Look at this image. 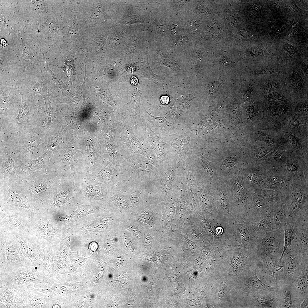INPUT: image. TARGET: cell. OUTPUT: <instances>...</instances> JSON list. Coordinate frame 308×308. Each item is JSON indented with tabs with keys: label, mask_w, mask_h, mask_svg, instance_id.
<instances>
[{
	"label": "cell",
	"mask_w": 308,
	"mask_h": 308,
	"mask_svg": "<svg viewBox=\"0 0 308 308\" xmlns=\"http://www.w3.org/2000/svg\"><path fill=\"white\" fill-rule=\"evenodd\" d=\"M259 137L261 139L266 142L269 143H272L273 141L272 139L263 132H260L259 133Z\"/></svg>",
	"instance_id": "obj_18"
},
{
	"label": "cell",
	"mask_w": 308,
	"mask_h": 308,
	"mask_svg": "<svg viewBox=\"0 0 308 308\" xmlns=\"http://www.w3.org/2000/svg\"><path fill=\"white\" fill-rule=\"evenodd\" d=\"M283 301V308H299L298 295L292 283H285L280 287Z\"/></svg>",
	"instance_id": "obj_8"
},
{
	"label": "cell",
	"mask_w": 308,
	"mask_h": 308,
	"mask_svg": "<svg viewBox=\"0 0 308 308\" xmlns=\"http://www.w3.org/2000/svg\"><path fill=\"white\" fill-rule=\"evenodd\" d=\"M286 110V108L285 106H279L276 109V112L278 115H281L283 114Z\"/></svg>",
	"instance_id": "obj_24"
},
{
	"label": "cell",
	"mask_w": 308,
	"mask_h": 308,
	"mask_svg": "<svg viewBox=\"0 0 308 308\" xmlns=\"http://www.w3.org/2000/svg\"><path fill=\"white\" fill-rule=\"evenodd\" d=\"M276 72L275 70L271 67L265 68L257 71V73L261 75H269Z\"/></svg>",
	"instance_id": "obj_16"
},
{
	"label": "cell",
	"mask_w": 308,
	"mask_h": 308,
	"mask_svg": "<svg viewBox=\"0 0 308 308\" xmlns=\"http://www.w3.org/2000/svg\"><path fill=\"white\" fill-rule=\"evenodd\" d=\"M269 214L272 230L280 229L286 224L285 207L282 206L274 207L271 209Z\"/></svg>",
	"instance_id": "obj_10"
},
{
	"label": "cell",
	"mask_w": 308,
	"mask_h": 308,
	"mask_svg": "<svg viewBox=\"0 0 308 308\" xmlns=\"http://www.w3.org/2000/svg\"><path fill=\"white\" fill-rule=\"evenodd\" d=\"M291 79L294 87L296 89H299L302 86V79L301 77L298 74L294 73L292 75Z\"/></svg>",
	"instance_id": "obj_15"
},
{
	"label": "cell",
	"mask_w": 308,
	"mask_h": 308,
	"mask_svg": "<svg viewBox=\"0 0 308 308\" xmlns=\"http://www.w3.org/2000/svg\"><path fill=\"white\" fill-rule=\"evenodd\" d=\"M292 284L298 294L300 304L305 299L308 298V267L302 268L300 275Z\"/></svg>",
	"instance_id": "obj_9"
},
{
	"label": "cell",
	"mask_w": 308,
	"mask_h": 308,
	"mask_svg": "<svg viewBox=\"0 0 308 308\" xmlns=\"http://www.w3.org/2000/svg\"><path fill=\"white\" fill-rule=\"evenodd\" d=\"M308 221L294 228L299 259L302 268L308 267Z\"/></svg>",
	"instance_id": "obj_6"
},
{
	"label": "cell",
	"mask_w": 308,
	"mask_h": 308,
	"mask_svg": "<svg viewBox=\"0 0 308 308\" xmlns=\"http://www.w3.org/2000/svg\"><path fill=\"white\" fill-rule=\"evenodd\" d=\"M244 265L245 259L244 258H241L234 266V269L237 270H244Z\"/></svg>",
	"instance_id": "obj_20"
},
{
	"label": "cell",
	"mask_w": 308,
	"mask_h": 308,
	"mask_svg": "<svg viewBox=\"0 0 308 308\" xmlns=\"http://www.w3.org/2000/svg\"><path fill=\"white\" fill-rule=\"evenodd\" d=\"M31 92L33 96L39 94L43 97L45 103L46 113L49 115L52 114V109L48 94V90L45 82L40 80L37 82L32 87Z\"/></svg>",
	"instance_id": "obj_11"
},
{
	"label": "cell",
	"mask_w": 308,
	"mask_h": 308,
	"mask_svg": "<svg viewBox=\"0 0 308 308\" xmlns=\"http://www.w3.org/2000/svg\"><path fill=\"white\" fill-rule=\"evenodd\" d=\"M282 228L284 232L283 249L279 261L281 260L287 248L291 244L296 236V231L293 226L285 224Z\"/></svg>",
	"instance_id": "obj_14"
},
{
	"label": "cell",
	"mask_w": 308,
	"mask_h": 308,
	"mask_svg": "<svg viewBox=\"0 0 308 308\" xmlns=\"http://www.w3.org/2000/svg\"><path fill=\"white\" fill-rule=\"evenodd\" d=\"M121 222L125 228L137 238L140 243L142 242L145 233L137 224L129 218L123 219Z\"/></svg>",
	"instance_id": "obj_13"
},
{
	"label": "cell",
	"mask_w": 308,
	"mask_h": 308,
	"mask_svg": "<svg viewBox=\"0 0 308 308\" xmlns=\"http://www.w3.org/2000/svg\"><path fill=\"white\" fill-rule=\"evenodd\" d=\"M289 139L291 144L294 147L297 148L299 147V144L297 140L295 137L291 135L289 137Z\"/></svg>",
	"instance_id": "obj_23"
},
{
	"label": "cell",
	"mask_w": 308,
	"mask_h": 308,
	"mask_svg": "<svg viewBox=\"0 0 308 308\" xmlns=\"http://www.w3.org/2000/svg\"><path fill=\"white\" fill-rule=\"evenodd\" d=\"M253 217V226L256 232H268L272 230L269 213H262Z\"/></svg>",
	"instance_id": "obj_12"
},
{
	"label": "cell",
	"mask_w": 308,
	"mask_h": 308,
	"mask_svg": "<svg viewBox=\"0 0 308 308\" xmlns=\"http://www.w3.org/2000/svg\"><path fill=\"white\" fill-rule=\"evenodd\" d=\"M308 298L305 299L301 303L299 306V308H308Z\"/></svg>",
	"instance_id": "obj_27"
},
{
	"label": "cell",
	"mask_w": 308,
	"mask_h": 308,
	"mask_svg": "<svg viewBox=\"0 0 308 308\" xmlns=\"http://www.w3.org/2000/svg\"><path fill=\"white\" fill-rule=\"evenodd\" d=\"M129 168L128 165L124 162L115 165L107 161L97 173L91 176L105 184L111 189L121 191L129 180Z\"/></svg>",
	"instance_id": "obj_3"
},
{
	"label": "cell",
	"mask_w": 308,
	"mask_h": 308,
	"mask_svg": "<svg viewBox=\"0 0 308 308\" xmlns=\"http://www.w3.org/2000/svg\"><path fill=\"white\" fill-rule=\"evenodd\" d=\"M106 202L110 208L119 213L123 219L129 218L134 210L125 192L110 189L107 194Z\"/></svg>",
	"instance_id": "obj_5"
},
{
	"label": "cell",
	"mask_w": 308,
	"mask_h": 308,
	"mask_svg": "<svg viewBox=\"0 0 308 308\" xmlns=\"http://www.w3.org/2000/svg\"><path fill=\"white\" fill-rule=\"evenodd\" d=\"M268 88L271 89H277L278 85L277 84L274 82H270L267 85Z\"/></svg>",
	"instance_id": "obj_29"
},
{
	"label": "cell",
	"mask_w": 308,
	"mask_h": 308,
	"mask_svg": "<svg viewBox=\"0 0 308 308\" xmlns=\"http://www.w3.org/2000/svg\"><path fill=\"white\" fill-rule=\"evenodd\" d=\"M130 82L133 85H136L138 84V80L137 77L133 76L131 78Z\"/></svg>",
	"instance_id": "obj_30"
},
{
	"label": "cell",
	"mask_w": 308,
	"mask_h": 308,
	"mask_svg": "<svg viewBox=\"0 0 308 308\" xmlns=\"http://www.w3.org/2000/svg\"><path fill=\"white\" fill-rule=\"evenodd\" d=\"M98 248V245L95 242L91 243L89 245V249L91 251L94 252L96 251Z\"/></svg>",
	"instance_id": "obj_25"
},
{
	"label": "cell",
	"mask_w": 308,
	"mask_h": 308,
	"mask_svg": "<svg viewBox=\"0 0 308 308\" xmlns=\"http://www.w3.org/2000/svg\"><path fill=\"white\" fill-rule=\"evenodd\" d=\"M283 97L282 96L278 94L274 95L273 97V99L274 101H280L282 100Z\"/></svg>",
	"instance_id": "obj_31"
},
{
	"label": "cell",
	"mask_w": 308,
	"mask_h": 308,
	"mask_svg": "<svg viewBox=\"0 0 308 308\" xmlns=\"http://www.w3.org/2000/svg\"><path fill=\"white\" fill-rule=\"evenodd\" d=\"M21 103L18 116L15 119L18 124H29L33 117V111L31 104L33 96L31 93L24 90L21 93Z\"/></svg>",
	"instance_id": "obj_7"
},
{
	"label": "cell",
	"mask_w": 308,
	"mask_h": 308,
	"mask_svg": "<svg viewBox=\"0 0 308 308\" xmlns=\"http://www.w3.org/2000/svg\"><path fill=\"white\" fill-rule=\"evenodd\" d=\"M249 53L252 56H259L262 55L263 51L261 49L257 48H252L250 49Z\"/></svg>",
	"instance_id": "obj_17"
},
{
	"label": "cell",
	"mask_w": 308,
	"mask_h": 308,
	"mask_svg": "<svg viewBox=\"0 0 308 308\" xmlns=\"http://www.w3.org/2000/svg\"><path fill=\"white\" fill-rule=\"evenodd\" d=\"M284 239L282 228L268 232H258L256 244L259 260L272 259L279 261L283 251Z\"/></svg>",
	"instance_id": "obj_2"
},
{
	"label": "cell",
	"mask_w": 308,
	"mask_h": 308,
	"mask_svg": "<svg viewBox=\"0 0 308 308\" xmlns=\"http://www.w3.org/2000/svg\"><path fill=\"white\" fill-rule=\"evenodd\" d=\"M285 48L288 52L291 53H293L294 51V47L290 44H286L285 46Z\"/></svg>",
	"instance_id": "obj_26"
},
{
	"label": "cell",
	"mask_w": 308,
	"mask_h": 308,
	"mask_svg": "<svg viewBox=\"0 0 308 308\" xmlns=\"http://www.w3.org/2000/svg\"><path fill=\"white\" fill-rule=\"evenodd\" d=\"M169 101V98L167 96H163L160 98V102L162 104H167Z\"/></svg>",
	"instance_id": "obj_28"
},
{
	"label": "cell",
	"mask_w": 308,
	"mask_h": 308,
	"mask_svg": "<svg viewBox=\"0 0 308 308\" xmlns=\"http://www.w3.org/2000/svg\"><path fill=\"white\" fill-rule=\"evenodd\" d=\"M74 177L76 199L79 203L94 204L100 201L106 202L110 189L108 185L81 171H77Z\"/></svg>",
	"instance_id": "obj_1"
},
{
	"label": "cell",
	"mask_w": 308,
	"mask_h": 308,
	"mask_svg": "<svg viewBox=\"0 0 308 308\" xmlns=\"http://www.w3.org/2000/svg\"><path fill=\"white\" fill-rule=\"evenodd\" d=\"M278 263L283 266L281 275L284 283H292L300 275L302 270L298 257L295 238L287 247Z\"/></svg>",
	"instance_id": "obj_4"
},
{
	"label": "cell",
	"mask_w": 308,
	"mask_h": 308,
	"mask_svg": "<svg viewBox=\"0 0 308 308\" xmlns=\"http://www.w3.org/2000/svg\"><path fill=\"white\" fill-rule=\"evenodd\" d=\"M235 163V161L233 159L227 158L224 160L222 165H224L227 167H232L234 166Z\"/></svg>",
	"instance_id": "obj_22"
},
{
	"label": "cell",
	"mask_w": 308,
	"mask_h": 308,
	"mask_svg": "<svg viewBox=\"0 0 308 308\" xmlns=\"http://www.w3.org/2000/svg\"><path fill=\"white\" fill-rule=\"evenodd\" d=\"M219 60L220 62L225 66H229L231 64V62L229 59L224 55L219 56Z\"/></svg>",
	"instance_id": "obj_21"
},
{
	"label": "cell",
	"mask_w": 308,
	"mask_h": 308,
	"mask_svg": "<svg viewBox=\"0 0 308 308\" xmlns=\"http://www.w3.org/2000/svg\"><path fill=\"white\" fill-rule=\"evenodd\" d=\"M221 86L220 82L214 81L211 84L210 86V90L212 92H215L219 90Z\"/></svg>",
	"instance_id": "obj_19"
}]
</instances>
